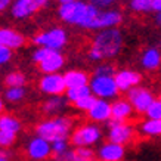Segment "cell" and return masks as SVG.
Listing matches in <instances>:
<instances>
[{
	"label": "cell",
	"mask_w": 161,
	"mask_h": 161,
	"mask_svg": "<svg viewBox=\"0 0 161 161\" xmlns=\"http://www.w3.org/2000/svg\"><path fill=\"white\" fill-rule=\"evenodd\" d=\"M55 161H74V149H68L64 154H59V155H53Z\"/></svg>",
	"instance_id": "37"
},
{
	"label": "cell",
	"mask_w": 161,
	"mask_h": 161,
	"mask_svg": "<svg viewBox=\"0 0 161 161\" xmlns=\"http://www.w3.org/2000/svg\"><path fill=\"white\" fill-rule=\"evenodd\" d=\"M65 58L59 50H52L46 58L39 64V69L43 74H56L64 68Z\"/></svg>",
	"instance_id": "16"
},
{
	"label": "cell",
	"mask_w": 161,
	"mask_h": 161,
	"mask_svg": "<svg viewBox=\"0 0 161 161\" xmlns=\"http://www.w3.org/2000/svg\"><path fill=\"white\" fill-rule=\"evenodd\" d=\"M126 99L133 105L136 114L145 115L147 111L149 109V107L155 102L157 98H155V95L152 93L151 89L143 87V86H137V87L130 89L126 93Z\"/></svg>",
	"instance_id": "8"
},
{
	"label": "cell",
	"mask_w": 161,
	"mask_h": 161,
	"mask_svg": "<svg viewBox=\"0 0 161 161\" xmlns=\"http://www.w3.org/2000/svg\"><path fill=\"white\" fill-rule=\"evenodd\" d=\"M123 21V14L118 9H101L98 16L95 18L89 30H108V28H117Z\"/></svg>",
	"instance_id": "12"
},
{
	"label": "cell",
	"mask_w": 161,
	"mask_h": 161,
	"mask_svg": "<svg viewBox=\"0 0 161 161\" xmlns=\"http://www.w3.org/2000/svg\"><path fill=\"white\" fill-rule=\"evenodd\" d=\"M64 78H65L67 87L75 89V87L89 86L92 77H90L86 71H81V69H68L67 73H64Z\"/></svg>",
	"instance_id": "20"
},
{
	"label": "cell",
	"mask_w": 161,
	"mask_h": 161,
	"mask_svg": "<svg viewBox=\"0 0 161 161\" xmlns=\"http://www.w3.org/2000/svg\"><path fill=\"white\" fill-rule=\"evenodd\" d=\"M158 99H160V101H161V93H160V95H158Z\"/></svg>",
	"instance_id": "43"
},
{
	"label": "cell",
	"mask_w": 161,
	"mask_h": 161,
	"mask_svg": "<svg viewBox=\"0 0 161 161\" xmlns=\"http://www.w3.org/2000/svg\"><path fill=\"white\" fill-rule=\"evenodd\" d=\"M160 46H161V40H160Z\"/></svg>",
	"instance_id": "44"
},
{
	"label": "cell",
	"mask_w": 161,
	"mask_h": 161,
	"mask_svg": "<svg viewBox=\"0 0 161 161\" xmlns=\"http://www.w3.org/2000/svg\"><path fill=\"white\" fill-rule=\"evenodd\" d=\"M52 52V49H46V47H37V49L31 53V59H33V62L34 64H37L39 65L42 61H43L47 55Z\"/></svg>",
	"instance_id": "34"
},
{
	"label": "cell",
	"mask_w": 161,
	"mask_h": 161,
	"mask_svg": "<svg viewBox=\"0 0 161 161\" xmlns=\"http://www.w3.org/2000/svg\"><path fill=\"white\" fill-rule=\"evenodd\" d=\"M0 130H5V132H12V133H19L21 130V121L14 115L9 114H3L0 117Z\"/></svg>",
	"instance_id": "23"
},
{
	"label": "cell",
	"mask_w": 161,
	"mask_h": 161,
	"mask_svg": "<svg viewBox=\"0 0 161 161\" xmlns=\"http://www.w3.org/2000/svg\"><path fill=\"white\" fill-rule=\"evenodd\" d=\"M123 49V34L118 28H108L99 31L93 37L87 50V58L92 62L115 58Z\"/></svg>",
	"instance_id": "1"
},
{
	"label": "cell",
	"mask_w": 161,
	"mask_h": 161,
	"mask_svg": "<svg viewBox=\"0 0 161 161\" xmlns=\"http://www.w3.org/2000/svg\"><path fill=\"white\" fill-rule=\"evenodd\" d=\"M92 5H95L98 9H105V8H109L111 5H114L118 0H89Z\"/></svg>",
	"instance_id": "36"
},
{
	"label": "cell",
	"mask_w": 161,
	"mask_h": 161,
	"mask_svg": "<svg viewBox=\"0 0 161 161\" xmlns=\"http://www.w3.org/2000/svg\"><path fill=\"white\" fill-rule=\"evenodd\" d=\"M124 154H126V147L112 143L109 141L101 143L96 149L99 161H121L124 158Z\"/></svg>",
	"instance_id": "15"
},
{
	"label": "cell",
	"mask_w": 161,
	"mask_h": 161,
	"mask_svg": "<svg viewBox=\"0 0 161 161\" xmlns=\"http://www.w3.org/2000/svg\"><path fill=\"white\" fill-rule=\"evenodd\" d=\"M102 139V130L95 123H83L74 129L69 137V143L74 148H92Z\"/></svg>",
	"instance_id": "4"
},
{
	"label": "cell",
	"mask_w": 161,
	"mask_h": 161,
	"mask_svg": "<svg viewBox=\"0 0 161 161\" xmlns=\"http://www.w3.org/2000/svg\"><path fill=\"white\" fill-rule=\"evenodd\" d=\"M16 141V133L5 132L0 130V147L2 148H10Z\"/></svg>",
	"instance_id": "31"
},
{
	"label": "cell",
	"mask_w": 161,
	"mask_h": 161,
	"mask_svg": "<svg viewBox=\"0 0 161 161\" xmlns=\"http://www.w3.org/2000/svg\"><path fill=\"white\" fill-rule=\"evenodd\" d=\"M99 10L95 5L86 0H75L73 3L59 5L58 16L64 24L80 27V28L89 30L95 18L98 16Z\"/></svg>",
	"instance_id": "2"
},
{
	"label": "cell",
	"mask_w": 161,
	"mask_h": 161,
	"mask_svg": "<svg viewBox=\"0 0 161 161\" xmlns=\"http://www.w3.org/2000/svg\"><path fill=\"white\" fill-rule=\"evenodd\" d=\"M47 5L49 0H15L10 8V15L15 19H25L37 14Z\"/></svg>",
	"instance_id": "10"
},
{
	"label": "cell",
	"mask_w": 161,
	"mask_h": 161,
	"mask_svg": "<svg viewBox=\"0 0 161 161\" xmlns=\"http://www.w3.org/2000/svg\"><path fill=\"white\" fill-rule=\"evenodd\" d=\"M25 152H27L30 160L33 161H44L50 157H53L52 143L40 136H34L30 139L27 147H25Z\"/></svg>",
	"instance_id": "11"
},
{
	"label": "cell",
	"mask_w": 161,
	"mask_h": 161,
	"mask_svg": "<svg viewBox=\"0 0 161 161\" xmlns=\"http://www.w3.org/2000/svg\"><path fill=\"white\" fill-rule=\"evenodd\" d=\"M117 87L120 93H127L130 89L141 86L142 75L141 73H137L135 69H117V73L114 75Z\"/></svg>",
	"instance_id": "14"
},
{
	"label": "cell",
	"mask_w": 161,
	"mask_h": 161,
	"mask_svg": "<svg viewBox=\"0 0 161 161\" xmlns=\"http://www.w3.org/2000/svg\"><path fill=\"white\" fill-rule=\"evenodd\" d=\"M31 42L37 47H46L52 50H61L68 43V34L62 27H52L49 30L40 31L36 36H33Z\"/></svg>",
	"instance_id": "5"
},
{
	"label": "cell",
	"mask_w": 161,
	"mask_h": 161,
	"mask_svg": "<svg viewBox=\"0 0 161 161\" xmlns=\"http://www.w3.org/2000/svg\"><path fill=\"white\" fill-rule=\"evenodd\" d=\"M73 2H75V0H58L59 5H67V3H73Z\"/></svg>",
	"instance_id": "41"
},
{
	"label": "cell",
	"mask_w": 161,
	"mask_h": 161,
	"mask_svg": "<svg viewBox=\"0 0 161 161\" xmlns=\"http://www.w3.org/2000/svg\"><path fill=\"white\" fill-rule=\"evenodd\" d=\"M139 132L143 136L157 137L161 136V121L160 120H152V118H145L139 123Z\"/></svg>",
	"instance_id": "22"
},
{
	"label": "cell",
	"mask_w": 161,
	"mask_h": 161,
	"mask_svg": "<svg viewBox=\"0 0 161 161\" xmlns=\"http://www.w3.org/2000/svg\"><path fill=\"white\" fill-rule=\"evenodd\" d=\"M129 8L135 14H148L152 12V0H130Z\"/></svg>",
	"instance_id": "27"
},
{
	"label": "cell",
	"mask_w": 161,
	"mask_h": 161,
	"mask_svg": "<svg viewBox=\"0 0 161 161\" xmlns=\"http://www.w3.org/2000/svg\"><path fill=\"white\" fill-rule=\"evenodd\" d=\"M86 115L89 121L95 124L108 123L112 118V102L105 99H96L95 105L86 112Z\"/></svg>",
	"instance_id": "13"
},
{
	"label": "cell",
	"mask_w": 161,
	"mask_h": 161,
	"mask_svg": "<svg viewBox=\"0 0 161 161\" xmlns=\"http://www.w3.org/2000/svg\"><path fill=\"white\" fill-rule=\"evenodd\" d=\"M14 53H12V49L6 47V46H0V64L2 65H6L8 62H10Z\"/></svg>",
	"instance_id": "35"
},
{
	"label": "cell",
	"mask_w": 161,
	"mask_h": 161,
	"mask_svg": "<svg viewBox=\"0 0 161 161\" xmlns=\"http://www.w3.org/2000/svg\"><path fill=\"white\" fill-rule=\"evenodd\" d=\"M117 73V69L114 68V65L111 64H99L96 68L93 69V75H109L114 77Z\"/></svg>",
	"instance_id": "30"
},
{
	"label": "cell",
	"mask_w": 161,
	"mask_h": 161,
	"mask_svg": "<svg viewBox=\"0 0 161 161\" xmlns=\"http://www.w3.org/2000/svg\"><path fill=\"white\" fill-rule=\"evenodd\" d=\"M0 161H9V158H8L5 154H2V157H0Z\"/></svg>",
	"instance_id": "42"
},
{
	"label": "cell",
	"mask_w": 161,
	"mask_h": 161,
	"mask_svg": "<svg viewBox=\"0 0 161 161\" xmlns=\"http://www.w3.org/2000/svg\"><path fill=\"white\" fill-rule=\"evenodd\" d=\"M107 139L112 143H118V145L126 147L135 137V127L129 121H120V120L111 118L107 123Z\"/></svg>",
	"instance_id": "7"
},
{
	"label": "cell",
	"mask_w": 161,
	"mask_h": 161,
	"mask_svg": "<svg viewBox=\"0 0 161 161\" xmlns=\"http://www.w3.org/2000/svg\"><path fill=\"white\" fill-rule=\"evenodd\" d=\"M15 0H0V10L5 12L6 9H10L12 5H14Z\"/></svg>",
	"instance_id": "38"
},
{
	"label": "cell",
	"mask_w": 161,
	"mask_h": 161,
	"mask_svg": "<svg viewBox=\"0 0 161 161\" xmlns=\"http://www.w3.org/2000/svg\"><path fill=\"white\" fill-rule=\"evenodd\" d=\"M96 96L95 95H89V96H86V98L83 99H80V101H77V102H74V108L75 109H78V111H81V112H87L90 108L95 105V102H96Z\"/></svg>",
	"instance_id": "29"
},
{
	"label": "cell",
	"mask_w": 161,
	"mask_h": 161,
	"mask_svg": "<svg viewBox=\"0 0 161 161\" xmlns=\"http://www.w3.org/2000/svg\"><path fill=\"white\" fill-rule=\"evenodd\" d=\"M148 118H152V120H160L161 121V101L158 98L155 99V102L152 103L149 109L145 114Z\"/></svg>",
	"instance_id": "32"
},
{
	"label": "cell",
	"mask_w": 161,
	"mask_h": 161,
	"mask_svg": "<svg viewBox=\"0 0 161 161\" xmlns=\"http://www.w3.org/2000/svg\"><path fill=\"white\" fill-rule=\"evenodd\" d=\"M25 44V37L14 28H0V46H6L12 50L21 49Z\"/></svg>",
	"instance_id": "17"
},
{
	"label": "cell",
	"mask_w": 161,
	"mask_h": 161,
	"mask_svg": "<svg viewBox=\"0 0 161 161\" xmlns=\"http://www.w3.org/2000/svg\"><path fill=\"white\" fill-rule=\"evenodd\" d=\"M89 86H90L92 95H95L98 99H105V101H115V99H118L120 90H118L114 77H109V75H92Z\"/></svg>",
	"instance_id": "6"
},
{
	"label": "cell",
	"mask_w": 161,
	"mask_h": 161,
	"mask_svg": "<svg viewBox=\"0 0 161 161\" xmlns=\"http://www.w3.org/2000/svg\"><path fill=\"white\" fill-rule=\"evenodd\" d=\"M67 98L62 96H49L42 105V111L50 117H56L59 112H62L67 108Z\"/></svg>",
	"instance_id": "21"
},
{
	"label": "cell",
	"mask_w": 161,
	"mask_h": 161,
	"mask_svg": "<svg viewBox=\"0 0 161 161\" xmlns=\"http://www.w3.org/2000/svg\"><path fill=\"white\" fill-rule=\"evenodd\" d=\"M152 12H161V0H152Z\"/></svg>",
	"instance_id": "39"
},
{
	"label": "cell",
	"mask_w": 161,
	"mask_h": 161,
	"mask_svg": "<svg viewBox=\"0 0 161 161\" xmlns=\"http://www.w3.org/2000/svg\"><path fill=\"white\" fill-rule=\"evenodd\" d=\"M69 149V143L67 139H61V141H55L52 142V151H53V155H59V154H64Z\"/></svg>",
	"instance_id": "33"
},
{
	"label": "cell",
	"mask_w": 161,
	"mask_h": 161,
	"mask_svg": "<svg viewBox=\"0 0 161 161\" xmlns=\"http://www.w3.org/2000/svg\"><path fill=\"white\" fill-rule=\"evenodd\" d=\"M141 67L147 71H157L161 67V52L157 47H148L141 55Z\"/></svg>",
	"instance_id": "19"
},
{
	"label": "cell",
	"mask_w": 161,
	"mask_h": 161,
	"mask_svg": "<svg viewBox=\"0 0 161 161\" xmlns=\"http://www.w3.org/2000/svg\"><path fill=\"white\" fill-rule=\"evenodd\" d=\"M98 160L96 151L92 148H74V161H95Z\"/></svg>",
	"instance_id": "28"
},
{
	"label": "cell",
	"mask_w": 161,
	"mask_h": 161,
	"mask_svg": "<svg viewBox=\"0 0 161 161\" xmlns=\"http://www.w3.org/2000/svg\"><path fill=\"white\" fill-rule=\"evenodd\" d=\"M154 21H155V24L158 25V27H161V12H157Z\"/></svg>",
	"instance_id": "40"
},
{
	"label": "cell",
	"mask_w": 161,
	"mask_h": 161,
	"mask_svg": "<svg viewBox=\"0 0 161 161\" xmlns=\"http://www.w3.org/2000/svg\"><path fill=\"white\" fill-rule=\"evenodd\" d=\"M3 96H5L6 102H10V103L21 102L25 98V89L24 87H6Z\"/></svg>",
	"instance_id": "26"
},
{
	"label": "cell",
	"mask_w": 161,
	"mask_h": 161,
	"mask_svg": "<svg viewBox=\"0 0 161 161\" xmlns=\"http://www.w3.org/2000/svg\"><path fill=\"white\" fill-rule=\"evenodd\" d=\"M74 120L69 115H56L49 117L36 126V136L49 141L50 143L61 139H68L74 132Z\"/></svg>",
	"instance_id": "3"
},
{
	"label": "cell",
	"mask_w": 161,
	"mask_h": 161,
	"mask_svg": "<svg viewBox=\"0 0 161 161\" xmlns=\"http://www.w3.org/2000/svg\"><path fill=\"white\" fill-rule=\"evenodd\" d=\"M89 95H92V90H90V86H83V87H75V89H67L65 92V98L68 102H77L80 99L86 98Z\"/></svg>",
	"instance_id": "25"
},
{
	"label": "cell",
	"mask_w": 161,
	"mask_h": 161,
	"mask_svg": "<svg viewBox=\"0 0 161 161\" xmlns=\"http://www.w3.org/2000/svg\"><path fill=\"white\" fill-rule=\"evenodd\" d=\"M135 114V108L126 98H118L112 101V118L120 121H129Z\"/></svg>",
	"instance_id": "18"
},
{
	"label": "cell",
	"mask_w": 161,
	"mask_h": 161,
	"mask_svg": "<svg viewBox=\"0 0 161 161\" xmlns=\"http://www.w3.org/2000/svg\"><path fill=\"white\" fill-rule=\"evenodd\" d=\"M67 89L64 74H43L39 80V90L47 96H62Z\"/></svg>",
	"instance_id": "9"
},
{
	"label": "cell",
	"mask_w": 161,
	"mask_h": 161,
	"mask_svg": "<svg viewBox=\"0 0 161 161\" xmlns=\"http://www.w3.org/2000/svg\"><path fill=\"white\" fill-rule=\"evenodd\" d=\"M3 83L6 87H24L27 83V78L21 71H10L5 75Z\"/></svg>",
	"instance_id": "24"
}]
</instances>
